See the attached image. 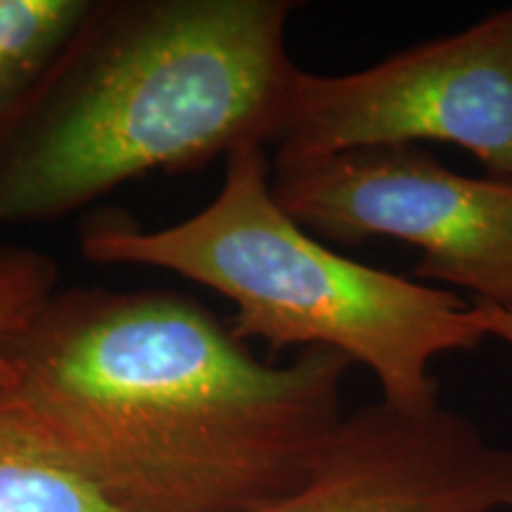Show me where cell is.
<instances>
[{"instance_id":"obj_10","label":"cell","mask_w":512,"mask_h":512,"mask_svg":"<svg viewBox=\"0 0 512 512\" xmlns=\"http://www.w3.org/2000/svg\"><path fill=\"white\" fill-rule=\"evenodd\" d=\"M472 309H475V318L477 323L482 325L486 337H498L512 347V311L498 309V306H491V304H479V302L472 304Z\"/></svg>"},{"instance_id":"obj_9","label":"cell","mask_w":512,"mask_h":512,"mask_svg":"<svg viewBox=\"0 0 512 512\" xmlns=\"http://www.w3.org/2000/svg\"><path fill=\"white\" fill-rule=\"evenodd\" d=\"M57 264L31 247H0V392L12 384L10 342L57 292Z\"/></svg>"},{"instance_id":"obj_4","label":"cell","mask_w":512,"mask_h":512,"mask_svg":"<svg viewBox=\"0 0 512 512\" xmlns=\"http://www.w3.org/2000/svg\"><path fill=\"white\" fill-rule=\"evenodd\" d=\"M271 185L323 242H406L420 249L418 280L512 311V183L456 174L422 145H384L273 159Z\"/></svg>"},{"instance_id":"obj_6","label":"cell","mask_w":512,"mask_h":512,"mask_svg":"<svg viewBox=\"0 0 512 512\" xmlns=\"http://www.w3.org/2000/svg\"><path fill=\"white\" fill-rule=\"evenodd\" d=\"M245 512H512V448L441 403L344 415L318 465Z\"/></svg>"},{"instance_id":"obj_7","label":"cell","mask_w":512,"mask_h":512,"mask_svg":"<svg viewBox=\"0 0 512 512\" xmlns=\"http://www.w3.org/2000/svg\"><path fill=\"white\" fill-rule=\"evenodd\" d=\"M0 512H121L0 392Z\"/></svg>"},{"instance_id":"obj_1","label":"cell","mask_w":512,"mask_h":512,"mask_svg":"<svg viewBox=\"0 0 512 512\" xmlns=\"http://www.w3.org/2000/svg\"><path fill=\"white\" fill-rule=\"evenodd\" d=\"M12 406L121 512H245L311 475L354 363L259 361L169 290L55 292L10 342Z\"/></svg>"},{"instance_id":"obj_5","label":"cell","mask_w":512,"mask_h":512,"mask_svg":"<svg viewBox=\"0 0 512 512\" xmlns=\"http://www.w3.org/2000/svg\"><path fill=\"white\" fill-rule=\"evenodd\" d=\"M422 143L463 147L512 183V8L358 72L299 69L273 147L302 159Z\"/></svg>"},{"instance_id":"obj_2","label":"cell","mask_w":512,"mask_h":512,"mask_svg":"<svg viewBox=\"0 0 512 512\" xmlns=\"http://www.w3.org/2000/svg\"><path fill=\"white\" fill-rule=\"evenodd\" d=\"M290 0H105L0 126V230L155 171L275 145L299 67Z\"/></svg>"},{"instance_id":"obj_8","label":"cell","mask_w":512,"mask_h":512,"mask_svg":"<svg viewBox=\"0 0 512 512\" xmlns=\"http://www.w3.org/2000/svg\"><path fill=\"white\" fill-rule=\"evenodd\" d=\"M98 0H0V126L72 46Z\"/></svg>"},{"instance_id":"obj_3","label":"cell","mask_w":512,"mask_h":512,"mask_svg":"<svg viewBox=\"0 0 512 512\" xmlns=\"http://www.w3.org/2000/svg\"><path fill=\"white\" fill-rule=\"evenodd\" d=\"M271 174L266 147H240L202 211L159 230L105 211L83 223L81 252L95 264L159 268L219 292L235 306L228 328L242 342L337 351L375 375L382 401L437 403L432 363L486 339L472 304L335 252L280 207Z\"/></svg>"}]
</instances>
